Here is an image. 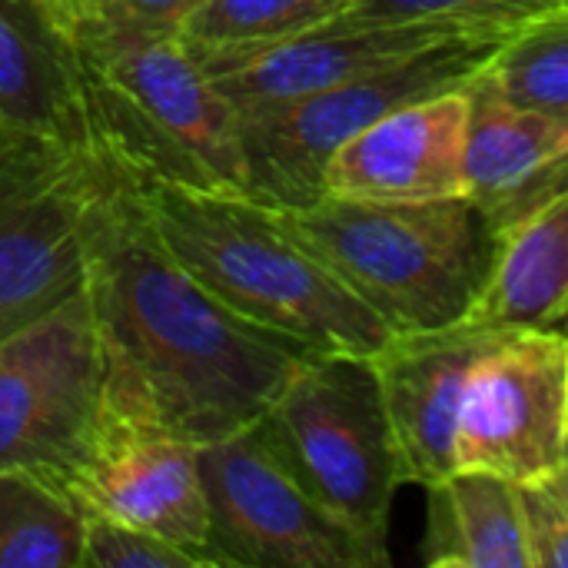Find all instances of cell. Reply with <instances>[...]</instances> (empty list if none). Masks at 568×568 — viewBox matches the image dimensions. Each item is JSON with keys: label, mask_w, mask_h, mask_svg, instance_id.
<instances>
[{"label": "cell", "mask_w": 568, "mask_h": 568, "mask_svg": "<svg viewBox=\"0 0 568 568\" xmlns=\"http://www.w3.org/2000/svg\"><path fill=\"white\" fill-rule=\"evenodd\" d=\"M203 0H40L57 33H183Z\"/></svg>", "instance_id": "obj_23"}, {"label": "cell", "mask_w": 568, "mask_h": 568, "mask_svg": "<svg viewBox=\"0 0 568 568\" xmlns=\"http://www.w3.org/2000/svg\"><path fill=\"white\" fill-rule=\"evenodd\" d=\"M100 156L0 123V339L87 283V210Z\"/></svg>", "instance_id": "obj_7"}, {"label": "cell", "mask_w": 568, "mask_h": 568, "mask_svg": "<svg viewBox=\"0 0 568 568\" xmlns=\"http://www.w3.org/2000/svg\"><path fill=\"white\" fill-rule=\"evenodd\" d=\"M87 519L153 532L220 568L200 446L166 429L103 416L90 453L57 483Z\"/></svg>", "instance_id": "obj_11"}, {"label": "cell", "mask_w": 568, "mask_h": 568, "mask_svg": "<svg viewBox=\"0 0 568 568\" xmlns=\"http://www.w3.org/2000/svg\"><path fill=\"white\" fill-rule=\"evenodd\" d=\"M568 0H346L336 13L346 23L399 27V23H436L459 33L509 40L523 27L549 17Z\"/></svg>", "instance_id": "obj_21"}, {"label": "cell", "mask_w": 568, "mask_h": 568, "mask_svg": "<svg viewBox=\"0 0 568 568\" xmlns=\"http://www.w3.org/2000/svg\"><path fill=\"white\" fill-rule=\"evenodd\" d=\"M87 210V296L106 373V416L196 446L256 426L316 353L216 300L160 240L140 186L100 156Z\"/></svg>", "instance_id": "obj_1"}, {"label": "cell", "mask_w": 568, "mask_h": 568, "mask_svg": "<svg viewBox=\"0 0 568 568\" xmlns=\"http://www.w3.org/2000/svg\"><path fill=\"white\" fill-rule=\"evenodd\" d=\"M466 87L409 100L329 156L323 193L373 203L466 196Z\"/></svg>", "instance_id": "obj_14"}, {"label": "cell", "mask_w": 568, "mask_h": 568, "mask_svg": "<svg viewBox=\"0 0 568 568\" xmlns=\"http://www.w3.org/2000/svg\"><path fill=\"white\" fill-rule=\"evenodd\" d=\"M562 473H566V483H568V443H566V463H562Z\"/></svg>", "instance_id": "obj_26"}, {"label": "cell", "mask_w": 568, "mask_h": 568, "mask_svg": "<svg viewBox=\"0 0 568 568\" xmlns=\"http://www.w3.org/2000/svg\"><path fill=\"white\" fill-rule=\"evenodd\" d=\"M523 526L532 568H568V483L559 469L552 479L519 486Z\"/></svg>", "instance_id": "obj_25"}, {"label": "cell", "mask_w": 568, "mask_h": 568, "mask_svg": "<svg viewBox=\"0 0 568 568\" xmlns=\"http://www.w3.org/2000/svg\"><path fill=\"white\" fill-rule=\"evenodd\" d=\"M568 316V186L499 233L489 280L469 323L559 329Z\"/></svg>", "instance_id": "obj_17"}, {"label": "cell", "mask_w": 568, "mask_h": 568, "mask_svg": "<svg viewBox=\"0 0 568 568\" xmlns=\"http://www.w3.org/2000/svg\"><path fill=\"white\" fill-rule=\"evenodd\" d=\"M210 546L220 568H383L389 549L329 516L256 426L200 446Z\"/></svg>", "instance_id": "obj_9"}, {"label": "cell", "mask_w": 568, "mask_h": 568, "mask_svg": "<svg viewBox=\"0 0 568 568\" xmlns=\"http://www.w3.org/2000/svg\"><path fill=\"white\" fill-rule=\"evenodd\" d=\"M166 250L243 320L316 356H373L396 333L276 216V210L193 186L136 183Z\"/></svg>", "instance_id": "obj_2"}, {"label": "cell", "mask_w": 568, "mask_h": 568, "mask_svg": "<svg viewBox=\"0 0 568 568\" xmlns=\"http://www.w3.org/2000/svg\"><path fill=\"white\" fill-rule=\"evenodd\" d=\"M466 97V200L503 233L568 186V120L509 103L483 70Z\"/></svg>", "instance_id": "obj_15"}, {"label": "cell", "mask_w": 568, "mask_h": 568, "mask_svg": "<svg viewBox=\"0 0 568 568\" xmlns=\"http://www.w3.org/2000/svg\"><path fill=\"white\" fill-rule=\"evenodd\" d=\"M503 333L463 320L443 329L399 333L369 356L406 483L426 489L456 473V429L469 373Z\"/></svg>", "instance_id": "obj_12"}, {"label": "cell", "mask_w": 568, "mask_h": 568, "mask_svg": "<svg viewBox=\"0 0 568 568\" xmlns=\"http://www.w3.org/2000/svg\"><path fill=\"white\" fill-rule=\"evenodd\" d=\"M0 123L93 153L73 53L40 0H0Z\"/></svg>", "instance_id": "obj_16"}, {"label": "cell", "mask_w": 568, "mask_h": 568, "mask_svg": "<svg viewBox=\"0 0 568 568\" xmlns=\"http://www.w3.org/2000/svg\"><path fill=\"white\" fill-rule=\"evenodd\" d=\"M67 47L97 156L133 183L246 196L236 110L183 33H83Z\"/></svg>", "instance_id": "obj_3"}, {"label": "cell", "mask_w": 568, "mask_h": 568, "mask_svg": "<svg viewBox=\"0 0 568 568\" xmlns=\"http://www.w3.org/2000/svg\"><path fill=\"white\" fill-rule=\"evenodd\" d=\"M568 443V333L506 329L473 366L456 429V469L516 486L552 479Z\"/></svg>", "instance_id": "obj_10"}, {"label": "cell", "mask_w": 568, "mask_h": 568, "mask_svg": "<svg viewBox=\"0 0 568 568\" xmlns=\"http://www.w3.org/2000/svg\"><path fill=\"white\" fill-rule=\"evenodd\" d=\"M483 73L509 103L568 120V3L513 33Z\"/></svg>", "instance_id": "obj_20"}, {"label": "cell", "mask_w": 568, "mask_h": 568, "mask_svg": "<svg viewBox=\"0 0 568 568\" xmlns=\"http://www.w3.org/2000/svg\"><path fill=\"white\" fill-rule=\"evenodd\" d=\"M87 516L50 479L0 469V568H80Z\"/></svg>", "instance_id": "obj_19"}, {"label": "cell", "mask_w": 568, "mask_h": 568, "mask_svg": "<svg viewBox=\"0 0 568 568\" xmlns=\"http://www.w3.org/2000/svg\"><path fill=\"white\" fill-rule=\"evenodd\" d=\"M346 0H203L186 20L193 47H256L333 20Z\"/></svg>", "instance_id": "obj_22"}, {"label": "cell", "mask_w": 568, "mask_h": 568, "mask_svg": "<svg viewBox=\"0 0 568 568\" xmlns=\"http://www.w3.org/2000/svg\"><path fill=\"white\" fill-rule=\"evenodd\" d=\"M459 30L436 23H399L369 27L346 23L339 17L303 30L286 40L256 47H193L213 87L230 100L233 110L296 100L366 70L413 57ZM476 37V33H473Z\"/></svg>", "instance_id": "obj_13"}, {"label": "cell", "mask_w": 568, "mask_h": 568, "mask_svg": "<svg viewBox=\"0 0 568 568\" xmlns=\"http://www.w3.org/2000/svg\"><path fill=\"white\" fill-rule=\"evenodd\" d=\"M559 329H566V333H568V316H566V323H562V326H559Z\"/></svg>", "instance_id": "obj_27"}, {"label": "cell", "mask_w": 568, "mask_h": 568, "mask_svg": "<svg viewBox=\"0 0 568 568\" xmlns=\"http://www.w3.org/2000/svg\"><path fill=\"white\" fill-rule=\"evenodd\" d=\"M276 216L396 336L469 320L499 250V230L466 196L373 203L323 193Z\"/></svg>", "instance_id": "obj_4"}, {"label": "cell", "mask_w": 568, "mask_h": 568, "mask_svg": "<svg viewBox=\"0 0 568 568\" xmlns=\"http://www.w3.org/2000/svg\"><path fill=\"white\" fill-rule=\"evenodd\" d=\"M80 568H210L196 552L106 519H87Z\"/></svg>", "instance_id": "obj_24"}, {"label": "cell", "mask_w": 568, "mask_h": 568, "mask_svg": "<svg viewBox=\"0 0 568 568\" xmlns=\"http://www.w3.org/2000/svg\"><path fill=\"white\" fill-rule=\"evenodd\" d=\"M426 513L423 562L429 568H532L516 483L456 469L426 486Z\"/></svg>", "instance_id": "obj_18"}, {"label": "cell", "mask_w": 568, "mask_h": 568, "mask_svg": "<svg viewBox=\"0 0 568 568\" xmlns=\"http://www.w3.org/2000/svg\"><path fill=\"white\" fill-rule=\"evenodd\" d=\"M103 416V349L83 286L0 339V469L57 486L90 453Z\"/></svg>", "instance_id": "obj_8"}, {"label": "cell", "mask_w": 568, "mask_h": 568, "mask_svg": "<svg viewBox=\"0 0 568 568\" xmlns=\"http://www.w3.org/2000/svg\"><path fill=\"white\" fill-rule=\"evenodd\" d=\"M503 43L459 33L326 90L236 110L246 196L270 210L320 200L326 163L343 143L409 100L466 87Z\"/></svg>", "instance_id": "obj_6"}, {"label": "cell", "mask_w": 568, "mask_h": 568, "mask_svg": "<svg viewBox=\"0 0 568 568\" xmlns=\"http://www.w3.org/2000/svg\"><path fill=\"white\" fill-rule=\"evenodd\" d=\"M256 433L329 516L386 546L406 476L369 356H310Z\"/></svg>", "instance_id": "obj_5"}]
</instances>
